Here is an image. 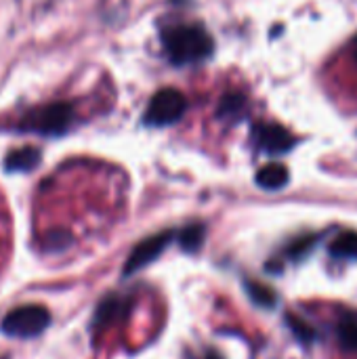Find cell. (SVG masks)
Segmentation results:
<instances>
[{"label": "cell", "instance_id": "obj_1", "mask_svg": "<svg viewBox=\"0 0 357 359\" xmlns=\"http://www.w3.org/2000/svg\"><path fill=\"white\" fill-rule=\"evenodd\" d=\"M162 44L175 65H194L208 59L215 50V40L200 25H173L164 29Z\"/></svg>", "mask_w": 357, "mask_h": 359}, {"label": "cell", "instance_id": "obj_2", "mask_svg": "<svg viewBox=\"0 0 357 359\" xmlns=\"http://www.w3.org/2000/svg\"><path fill=\"white\" fill-rule=\"evenodd\" d=\"M72 122H74V107L69 103L55 101V103H46V105H38L29 109L23 116L19 128L27 133H38L44 137H59L72 126Z\"/></svg>", "mask_w": 357, "mask_h": 359}, {"label": "cell", "instance_id": "obj_3", "mask_svg": "<svg viewBox=\"0 0 357 359\" xmlns=\"http://www.w3.org/2000/svg\"><path fill=\"white\" fill-rule=\"evenodd\" d=\"M53 318L50 311L42 305H21L8 311L0 322V332L11 339H36L48 326Z\"/></svg>", "mask_w": 357, "mask_h": 359}, {"label": "cell", "instance_id": "obj_4", "mask_svg": "<svg viewBox=\"0 0 357 359\" xmlns=\"http://www.w3.org/2000/svg\"><path fill=\"white\" fill-rule=\"evenodd\" d=\"M185 109H187V99L181 90L162 88L149 99L143 120L149 126H170L181 120Z\"/></svg>", "mask_w": 357, "mask_h": 359}, {"label": "cell", "instance_id": "obj_5", "mask_svg": "<svg viewBox=\"0 0 357 359\" xmlns=\"http://www.w3.org/2000/svg\"><path fill=\"white\" fill-rule=\"evenodd\" d=\"M170 240H173V233H170V231H162V233L149 236V238H145L143 242H139V244L133 248V252L128 255L122 273H124V276H130V273H135V271L147 267L149 263H154V261L166 250V246L170 244Z\"/></svg>", "mask_w": 357, "mask_h": 359}, {"label": "cell", "instance_id": "obj_6", "mask_svg": "<svg viewBox=\"0 0 357 359\" xmlns=\"http://www.w3.org/2000/svg\"><path fill=\"white\" fill-rule=\"evenodd\" d=\"M252 141L267 154H286L295 147L297 139L280 124H257L252 128Z\"/></svg>", "mask_w": 357, "mask_h": 359}, {"label": "cell", "instance_id": "obj_7", "mask_svg": "<svg viewBox=\"0 0 357 359\" xmlns=\"http://www.w3.org/2000/svg\"><path fill=\"white\" fill-rule=\"evenodd\" d=\"M40 162V151L36 147H21L11 151L4 158V170L6 172H27L34 170Z\"/></svg>", "mask_w": 357, "mask_h": 359}, {"label": "cell", "instance_id": "obj_8", "mask_svg": "<svg viewBox=\"0 0 357 359\" xmlns=\"http://www.w3.org/2000/svg\"><path fill=\"white\" fill-rule=\"evenodd\" d=\"M255 179H257V185H259L261 189L278 191V189H282V187L288 183L290 175H288V168H286L284 164L274 162V164L263 166V168L257 172V177H255Z\"/></svg>", "mask_w": 357, "mask_h": 359}, {"label": "cell", "instance_id": "obj_9", "mask_svg": "<svg viewBox=\"0 0 357 359\" xmlns=\"http://www.w3.org/2000/svg\"><path fill=\"white\" fill-rule=\"evenodd\" d=\"M248 109V101L244 95L240 93H229L221 99L219 103V109H217V116L221 120H240Z\"/></svg>", "mask_w": 357, "mask_h": 359}, {"label": "cell", "instance_id": "obj_10", "mask_svg": "<svg viewBox=\"0 0 357 359\" xmlns=\"http://www.w3.org/2000/svg\"><path fill=\"white\" fill-rule=\"evenodd\" d=\"M124 311H126L124 301L118 299V297H109V299H105V301L97 307V313H95V322H93V324H95L97 328H105L109 322L118 320Z\"/></svg>", "mask_w": 357, "mask_h": 359}, {"label": "cell", "instance_id": "obj_11", "mask_svg": "<svg viewBox=\"0 0 357 359\" xmlns=\"http://www.w3.org/2000/svg\"><path fill=\"white\" fill-rule=\"evenodd\" d=\"M330 255L335 259H356L357 261V231H343L330 244Z\"/></svg>", "mask_w": 357, "mask_h": 359}, {"label": "cell", "instance_id": "obj_12", "mask_svg": "<svg viewBox=\"0 0 357 359\" xmlns=\"http://www.w3.org/2000/svg\"><path fill=\"white\" fill-rule=\"evenodd\" d=\"M339 343L345 349H357V313H347L337 326Z\"/></svg>", "mask_w": 357, "mask_h": 359}, {"label": "cell", "instance_id": "obj_13", "mask_svg": "<svg viewBox=\"0 0 357 359\" xmlns=\"http://www.w3.org/2000/svg\"><path fill=\"white\" fill-rule=\"evenodd\" d=\"M177 240H179V246H181L183 250L196 252V250L202 246V242H204V227H202L200 223L187 225V227H183V229L179 231Z\"/></svg>", "mask_w": 357, "mask_h": 359}, {"label": "cell", "instance_id": "obj_14", "mask_svg": "<svg viewBox=\"0 0 357 359\" xmlns=\"http://www.w3.org/2000/svg\"><path fill=\"white\" fill-rule=\"evenodd\" d=\"M246 288L250 292V299L257 305H261V307H274L276 305V297H274V292L269 288H265L261 284H248Z\"/></svg>", "mask_w": 357, "mask_h": 359}, {"label": "cell", "instance_id": "obj_15", "mask_svg": "<svg viewBox=\"0 0 357 359\" xmlns=\"http://www.w3.org/2000/svg\"><path fill=\"white\" fill-rule=\"evenodd\" d=\"M286 322H288V326L292 328V332L299 337V341H303V343H311V341L316 339L314 328H311L309 324H305L301 318H297V316H288V318H286Z\"/></svg>", "mask_w": 357, "mask_h": 359}, {"label": "cell", "instance_id": "obj_16", "mask_svg": "<svg viewBox=\"0 0 357 359\" xmlns=\"http://www.w3.org/2000/svg\"><path fill=\"white\" fill-rule=\"evenodd\" d=\"M353 59L357 61V38H356V42H353Z\"/></svg>", "mask_w": 357, "mask_h": 359}, {"label": "cell", "instance_id": "obj_17", "mask_svg": "<svg viewBox=\"0 0 357 359\" xmlns=\"http://www.w3.org/2000/svg\"><path fill=\"white\" fill-rule=\"evenodd\" d=\"M206 359H221V358H219L217 353H208V355H206Z\"/></svg>", "mask_w": 357, "mask_h": 359}]
</instances>
